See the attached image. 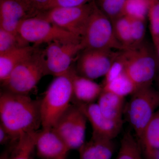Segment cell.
<instances>
[{"label":"cell","instance_id":"obj_1","mask_svg":"<svg viewBox=\"0 0 159 159\" xmlns=\"http://www.w3.org/2000/svg\"><path fill=\"white\" fill-rule=\"evenodd\" d=\"M0 120L16 141L41 126L40 100L5 90L0 94Z\"/></svg>","mask_w":159,"mask_h":159},{"label":"cell","instance_id":"obj_2","mask_svg":"<svg viewBox=\"0 0 159 159\" xmlns=\"http://www.w3.org/2000/svg\"><path fill=\"white\" fill-rule=\"evenodd\" d=\"M73 97V85L68 74L55 77L40 100L42 129L54 127L70 106Z\"/></svg>","mask_w":159,"mask_h":159},{"label":"cell","instance_id":"obj_3","mask_svg":"<svg viewBox=\"0 0 159 159\" xmlns=\"http://www.w3.org/2000/svg\"><path fill=\"white\" fill-rule=\"evenodd\" d=\"M145 42L120 51L119 55L125 74L138 89L151 86L158 69L157 57Z\"/></svg>","mask_w":159,"mask_h":159},{"label":"cell","instance_id":"obj_4","mask_svg":"<svg viewBox=\"0 0 159 159\" xmlns=\"http://www.w3.org/2000/svg\"><path fill=\"white\" fill-rule=\"evenodd\" d=\"M48 75L44 50L37 48L30 57L13 70L2 84L3 90L29 95L43 77Z\"/></svg>","mask_w":159,"mask_h":159},{"label":"cell","instance_id":"obj_5","mask_svg":"<svg viewBox=\"0 0 159 159\" xmlns=\"http://www.w3.org/2000/svg\"><path fill=\"white\" fill-rule=\"evenodd\" d=\"M18 32L26 42L36 47L53 42L81 43L82 41L81 38L37 16L22 22Z\"/></svg>","mask_w":159,"mask_h":159},{"label":"cell","instance_id":"obj_6","mask_svg":"<svg viewBox=\"0 0 159 159\" xmlns=\"http://www.w3.org/2000/svg\"><path fill=\"white\" fill-rule=\"evenodd\" d=\"M81 43L84 49L125 50L116 38L111 20L96 3L89 18Z\"/></svg>","mask_w":159,"mask_h":159},{"label":"cell","instance_id":"obj_7","mask_svg":"<svg viewBox=\"0 0 159 159\" xmlns=\"http://www.w3.org/2000/svg\"><path fill=\"white\" fill-rule=\"evenodd\" d=\"M95 0L77 7H57L40 12L36 16L83 38L95 5Z\"/></svg>","mask_w":159,"mask_h":159},{"label":"cell","instance_id":"obj_8","mask_svg":"<svg viewBox=\"0 0 159 159\" xmlns=\"http://www.w3.org/2000/svg\"><path fill=\"white\" fill-rule=\"evenodd\" d=\"M131 95L127 115L139 140L159 106V93L150 86L138 89Z\"/></svg>","mask_w":159,"mask_h":159},{"label":"cell","instance_id":"obj_9","mask_svg":"<svg viewBox=\"0 0 159 159\" xmlns=\"http://www.w3.org/2000/svg\"><path fill=\"white\" fill-rule=\"evenodd\" d=\"M120 51L84 49L76 59V72L80 76L92 80L105 76L116 60Z\"/></svg>","mask_w":159,"mask_h":159},{"label":"cell","instance_id":"obj_10","mask_svg":"<svg viewBox=\"0 0 159 159\" xmlns=\"http://www.w3.org/2000/svg\"><path fill=\"white\" fill-rule=\"evenodd\" d=\"M86 117L76 105L68 109L53 127L70 150L79 149L85 143Z\"/></svg>","mask_w":159,"mask_h":159},{"label":"cell","instance_id":"obj_11","mask_svg":"<svg viewBox=\"0 0 159 159\" xmlns=\"http://www.w3.org/2000/svg\"><path fill=\"white\" fill-rule=\"evenodd\" d=\"M84 49L82 43H51L44 50L48 75L54 77L67 73L74 60Z\"/></svg>","mask_w":159,"mask_h":159},{"label":"cell","instance_id":"obj_12","mask_svg":"<svg viewBox=\"0 0 159 159\" xmlns=\"http://www.w3.org/2000/svg\"><path fill=\"white\" fill-rule=\"evenodd\" d=\"M38 12L21 0H0V28L18 34L23 21L36 16Z\"/></svg>","mask_w":159,"mask_h":159},{"label":"cell","instance_id":"obj_13","mask_svg":"<svg viewBox=\"0 0 159 159\" xmlns=\"http://www.w3.org/2000/svg\"><path fill=\"white\" fill-rule=\"evenodd\" d=\"M76 105L83 113L92 125V136L113 140L119 134L122 123L112 121L104 116L97 103Z\"/></svg>","mask_w":159,"mask_h":159},{"label":"cell","instance_id":"obj_14","mask_svg":"<svg viewBox=\"0 0 159 159\" xmlns=\"http://www.w3.org/2000/svg\"><path fill=\"white\" fill-rule=\"evenodd\" d=\"M35 149L43 159H58L67 156L70 149L56 132L51 129H42L36 133Z\"/></svg>","mask_w":159,"mask_h":159},{"label":"cell","instance_id":"obj_15","mask_svg":"<svg viewBox=\"0 0 159 159\" xmlns=\"http://www.w3.org/2000/svg\"><path fill=\"white\" fill-rule=\"evenodd\" d=\"M67 74L70 77L73 85V104L93 103L98 99L102 93V86L79 75L73 65Z\"/></svg>","mask_w":159,"mask_h":159},{"label":"cell","instance_id":"obj_16","mask_svg":"<svg viewBox=\"0 0 159 159\" xmlns=\"http://www.w3.org/2000/svg\"><path fill=\"white\" fill-rule=\"evenodd\" d=\"M114 150L113 140L92 136L78 149L79 159H111Z\"/></svg>","mask_w":159,"mask_h":159},{"label":"cell","instance_id":"obj_17","mask_svg":"<svg viewBox=\"0 0 159 159\" xmlns=\"http://www.w3.org/2000/svg\"><path fill=\"white\" fill-rule=\"evenodd\" d=\"M38 47L28 46L0 54V81L1 84L8 79L20 63L33 54Z\"/></svg>","mask_w":159,"mask_h":159},{"label":"cell","instance_id":"obj_18","mask_svg":"<svg viewBox=\"0 0 159 159\" xmlns=\"http://www.w3.org/2000/svg\"><path fill=\"white\" fill-rule=\"evenodd\" d=\"M139 145L147 159H154L159 152V111L142 132Z\"/></svg>","mask_w":159,"mask_h":159},{"label":"cell","instance_id":"obj_19","mask_svg":"<svg viewBox=\"0 0 159 159\" xmlns=\"http://www.w3.org/2000/svg\"><path fill=\"white\" fill-rule=\"evenodd\" d=\"M124 99V97L102 89L97 103L104 116L112 121L122 123Z\"/></svg>","mask_w":159,"mask_h":159},{"label":"cell","instance_id":"obj_20","mask_svg":"<svg viewBox=\"0 0 159 159\" xmlns=\"http://www.w3.org/2000/svg\"><path fill=\"white\" fill-rule=\"evenodd\" d=\"M37 131L23 135L9 146L10 159H33Z\"/></svg>","mask_w":159,"mask_h":159},{"label":"cell","instance_id":"obj_21","mask_svg":"<svg viewBox=\"0 0 159 159\" xmlns=\"http://www.w3.org/2000/svg\"><path fill=\"white\" fill-rule=\"evenodd\" d=\"M103 90L108 91L125 98L136 90L135 86L125 72L109 82L103 84Z\"/></svg>","mask_w":159,"mask_h":159},{"label":"cell","instance_id":"obj_22","mask_svg":"<svg viewBox=\"0 0 159 159\" xmlns=\"http://www.w3.org/2000/svg\"><path fill=\"white\" fill-rule=\"evenodd\" d=\"M112 22L116 38L125 50L132 48L130 19L123 15L112 21Z\"/></svg>","mask_w":159,"mask_h":159},{"label":"cell","instance_id":"obj_23","mask_svg":"<svg viewBox=\"0 0 159 159\" xmlns=\"http://www.w3.org/2000/svg\"><path fill=\"white\" fill-rule=\"evenodd\" d=\"M116 159H143L140 145L129 132L123 136Z\"/></svg>","mask_w":159,"mask_h":159},{"label":"cell","instance_id":"obj_24","mask_svg":"<svg viewBox=\"0 0 159 159\" xmlns=\"http://www.w3.org/2000/svg\"><path fill=\"white\" fill-rule=\"evenodd\" d=\"M149 6L148 0H126L122 14L130 19L146 20Z\"/></svg>","mask_w":159,"mask_h":159},{"label":"cell","instance_id":"obj_25","mask_svg":"<svg viewBox=\"0 0 159 159\" xmlns=\"http://www.w3.org/2000/svg\"><path fill=\"white\" fill-rule=\"evenodd\" d=\"M30 45L19 34L0 28V54L14 49Z\"/></svg>","mask_w":159,"mask_h":159},{"label":"cell","instance_id":"obj_26","mask_svg":"<svg viewBox=\"0 0 159 159\" xmlns=\"http://www.w3.org/2000/svg\"><path fill=\"white\" fill-rule=\"evenodd\" d=\"M126 0H95L99 9L113 21L123 16V9Z\"/></svg>","mask_w":159,"mask_h":159},{"label":"cell","instance_id":"obj_27","mask_svg":"<svg viewBox=\"0 0 159 159\" xmlns=\"http://www.w3.org/2000/svg\"><path fill=\"white\" fill-rule=\"evenodd\" d=\"M148 17L154 46L159 43V0L150 2Z\"/></svg>","mask_w":159,"mask_h":159},{"label":"cell","instance_id":"obj_28","mask_svg":"<svg viewBox=\"0 0 159 159\" xmlns=\"http://www.w3.org/2000/svg\"><path fill=\"white\" fill-rule=\"evenodd\" d=\"M129 19L130 20L131 31L133 41L132 48H134L140 45L144 42L146 33V20Z\"/></svg>","mask_w":159,"mask_h":159},{"label":"cell","instance_id":"obj_29","mask_svg":"<svg viewBox=\"0 0 159 159\" xmlns=\"http://www.w3.org/2000/svg\"><path fill=\"white\" fill-rule=\"evenodd\" d=\"M92 1L93 0H50L43 11L57 7L82 6Z\"/></svg>","mask_w":159,"mask_h":159},{"label":"cell","instance_id":"obj_30","mask_svg":"<svg viewBox=\"0 0 159 159\" xmlns=\"http://www.w3.org/2000/svg\"><path fill=\"white\" fill-rule=\"evenodd\" d=\"M124 72L125 71L124 66L121 61L119 60L118 56L116 60L113 63L107 74L104 76L105 78L103 84L106 83L113 80Z\"/></svg>","mask_w":159,"mask_h":159},{"label":"cell","instance_id":"obj_31","mask_svg":"<svg viewBox=\"0 0 159 159\" xmlns=\"http://www.w3.org/2000/svg\"><path fill=\"white\" fill-rule=\"evenodd\" d=\"M2 125L0 124V144L10 146L16 142Z\"/></svg>","mask_w":159,"mask_h":159},{"label":"cell","instance_id":"obj_32","mask_svg":"<svg viewBox=\"0 0 159 159\" xmlns=\"http://www.w3.org/2000/svg\"><path fill=\"white\" fill-rule=\"evenodd\" d=\"M50 0H29L32 7L38 12L43 11Z\"/></svg>","mask_w":159,"mask_h":159},{"label":"cell","instance_id":"obj_33","mask_svg":"<svg viewBox=\"0 0 159 159\" xmlns=\"http://www.w3.org/2000/svg\"><path fill=\"white\" fill-rule=\"evenodd\" d=\"M10 150L8 149L2 154L0 157V159H10Z\"/></svg>","mask_w":159,"mask_h":159},{"label":"cell","instance_id":"obj_34","mask_svg":"<svg viewBox=\"0 0 159 159\" xmlns=\"http://www.w3.org/2000/svg\"><path fill=\"white\" fill-rule=\"evenodd\" d=\"M156 51V56L157 58V62L158 69L159 70V43L155 46Z\"/></svg>","mask_w":159,"mask_h":159},{"label":"cell","instance_id":"obj_35","mask_svg":"<svg viewBox=\"0 0 159 159\" xmlns=\"http://www.w3.org/2000/svg\"><path fill=\"white\" fill-rule=\"evenodd\" d=\"M21 1H23V2H25L26 3H27V4H29V5H30V6H31V4H30V2H29V0H21Z\"/></svg>","mask_w":159,"mask_h":159},{"label":"cell","instance_id":"obj_36","mask_svg":"<svg viewBox=\"0 0 159 159\" xmlns=\"http://www.w3.org/2000/svg\"><path fill=\"white\" fill-rule=\"evenodd\" d=\"M154 159H159V152L157 154V155Z\"/></svg>","mask_w":159,"mask_h":159},{"label":"cell","instance_id":"obj_37","mask_svg":"<svg viewBox=\"0 0 159 159\" xmlns=\"http://www.w3.org/2000/svg\"><path fill=\"white\" fill-rule=\"evenodd\" d=\"M66 156H65L61 157H60V158L58 159H66Z\"/></svg>","mask_w":159,"mask_h":159},{"label":"cell","instance_id":"obj_38","mask_svg":"<svg viewBox=\"0 0 159 159\" xmlns=\"http://www.w3.org/2000/svg\"><path fill=\"white\" fill-rule=\"evenodd\" d=\"M148 1H149V2H152V1H154V0H148Z\"/></svg>","mask_w":159,"mask_h":159}]
</instances>
